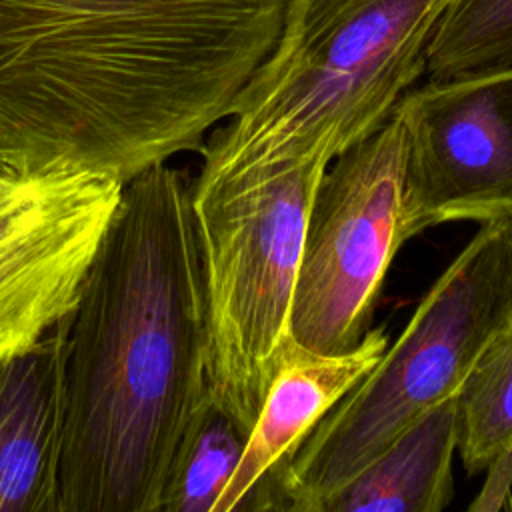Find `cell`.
Wrapping results in <instances>:
<instances>
[{
    "label": "cell",
    "mask_w": 512,
    "mask_h": 512,
    "mask_svg": "<svg viewBox=\"0 0 512 512\" xmlns=\"http://www.w3.org/2000/svg\"><path fill=\"white\" fill-rule=\"evenodd\" d=\"M2 164H4V162H2V156H0V166H2Z\"/></svg>",
    "instance_id": "obj_15"
},
{
    "label": "cell",
    "mask_w": 512,
    "mask_h": 512,
    "mask_svg": "<svg viewBox=\"0 0 512 512\" xmlns=\"http://www.w3.org/2000/svg\"><path fill=\"white\" fill-rule=\"evenodd\" d=\"M404 234L512 220V64L428 78L400 102Z\"/></svg>",
    "instance_id": "obj_8"
},
{
    "label": "cell",
    "mask_w": 512,
    "mask_h": 512,
    "mask_svg": "<svg viewBox=\"0 0 512 512\" xmlns=\"http://www.w3.org/2000/svg\"><path fill=\"white\" fill-rule=\"evenodd\" d=\"M122 188L92 170L0 166V358L76 312Z\"/></svg>",
    "instance_id": "obj_7"
},
{
    "label": "cell",
    "mask_w": 512,
    "mask_h": 512,
    "mask_svg": "<svg viewBox=\"0 0 512 512\" xmlns=\"http://www.w3.org/2000/svg\"><path fill=\"white\" fill-rule=\"evenodd\" d=\"M512 324V220L480 224L434 280L372 370L326 414L288 464L290 512L318 506L402 430L458 396Z\"/></svg>",
    "instance_id": "obj_4"
},
{
    "label": "cell",
    "mask_w": 512,
    "mask_h": 512,
    "mask_svg": "<svg viewBox=\"0 0 512 512\" xmlns=\"http://www.w3.org/2000/svg\"><path fill=\"white\" fill-rule=\"evenodd\" d=\"M456 396L426 410L334 490L318 512H440L454 496Z\"/></svg>",
    "instance_id": "obj_11"
},
{
    "label": "cell",
    "mask_w": 512,
    "mask_h": 512,
    "mask_svg": "<svg viewBox=\"0 0 512 512\" xmlns=\"http://www.w3.org/2000/svg\"><path fill=\"white\" fill-rule=\"evenodd\" d=\"M328 162L192 180L210 394L250 432L282 354L308 210Z\"/></svg>",
    "instance_id": "obj_5"
},
{
    "label": "cell",
    "mask_w": 512,
    "mask_h": 512,
    "mask_svg": "<svg viewBox=\"0 0 512 512\" xmlns=\"http://www.w3.org/2000/svg\"><path fill=\"white\" fill-rule=\"evenodd\" d=\"M388 346L370 328L348 352H312L290 340L254 420L244 454L214 512L288 510L282 476L326 414L372 370Z\"/></svg>",
    "instance_id": "obj_9"
},
{
    "label": "cell",
    "mask_w": 512,
    "mask_h": 512,
    "mask_svg": "<svg viewBox=\"0 0 512 512\" xmlns=\"http://www.w3.org/2000/svg\"><path fill=\"white\" fill-rule=\"evenodd\" d=\"M512 64V0H450L438 20L426 78Z\"/></svg>",
    "instance_id": "obj_14"
},
{
    "label": "cell",
    "mask_w": 512,
    "mask_h": 512,
    "mask_svg": "<svg viewBox=\"0 0 512 512\" xmlns=\"http://www.w3.org/2000/svg\"><path fill=\"white\" fill-rule=\"evenodd\" d=\"M450 0H288L278 38L202 144L196 178L330 162L380 128L428 70Z\"/></svg>",
    "instance_id": "obj_3"
},
{
    "label": "cell",
    "mask_w": 512,
    "mask_h": 512,
    "mask_svg": "<svg viewBox=\"0 0 512 512\" xmlns=\"http://www.w3.org/2000/svg\"><path fill=\"white\" fill-rule=\"evenodd\" d=\"M208 394V310L186 172L124 182L72 314L58 512H158Z\"/></svg>",
    "instance_id": "obj_2"
},
{
    "label": "cell",
    "mask_w": 512,
    "mask_h": 512,
    "mask_svg": "<svg viewBox=\"0 0 512 512\" xmlns=\"http://www.w3.org/2000/svg\"><path fill=\"white\" fill-rule=\"evenodd\" d=\"M288 0H0V156L128 182L200 150Z\"/></svg>",
    "instance_id": "obj_1"
},
{
    "label": "cell",
    "mask_w": 512,
    "mask_h": 512,
    "mask_svg": "<svg viewBox=\"0 0 512 512\" xmlns=\"http://www.w3.org/2000/svg\"><path fill=\"white\" fill-rule=\"evenodd\" d=\"M402 102V100H400ZM404 234V116L332 158L316 186L302 240L290 334L322 354L352 350L370 330Z\"/></svg>",
    "instance_id": "obj_6"
},
{
    "label": "cell",
    "mask_w": 512,
    "mask_h": 512,
    "mask_svg": "<svg viewBox=\"0 0 512 512\" xmlns=\"http://www.w3.org/2000/svg\"><path fill=\"white\" fill-rule=\"evenodd\" d=\"M248 434L208 388L176 446L158 512H214L240 464Z\"/></svg>",
    "instance_id": "obj_12"
},
{
    "label": "cell",
    "mask_w": 512,
    "mask_h": 512,
    "mask_svg": "<svg viewBox=\"0 0 512 512\" xmlns=\"http://www.w3.org/2000/svg\"><path fill=\"white\" fill-rule=\"evenodd\" d=\"M458 448L468 474L512 462V324L480 356L456 396Z\"/></svg>",
    "instance_id": "obj_13"
},
{
    "label": "cell",
    "mask_w": 512,
    "mask_h": 512,
    "mask_svg": "<svg viewBox=\"0 0 512 512\" xmlns=\"http://www.w3.org/2000/svg\"><path fill=\"white\" fill-rule=\"evenodd\" d=\"M70 320L0 358V512H58Z\"/></svg>",
    "instance_id": "obj_10"
}]
</instances>
